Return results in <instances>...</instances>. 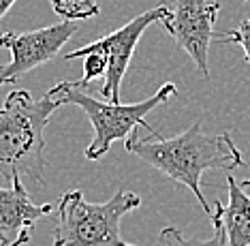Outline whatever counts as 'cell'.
I'll use <instances>...</instances> for the list:
<instances>
[{"instance_id": "obj_1", "label": "cell", "mask_w": 250, "mask_h": 246, "mask_svg": "<svg viewBox=\"0 0 250 246\" xmlns=\"http://www.w3.org/2000/svg\"><path fill=\"white\" fill-rule=\"evenodd\" d=\"M126 152L139 157L150 167L158 169L175 184L186 186L197 197L199 205L208 216L212 205L203 195L201 176L208 169H237L244 165V157L229 133L206 135L201 131V120H195L178 137L165 139L158 131L152 129L147 137H139L137 129L124 139Z\"/></svg>"}, {"instance_id": "obj_2", "label": "cell", "mask_w": 250, "mask_h": 246, "mask_svg": "<svg viewBox=\"0 0 250 246\" xmlns=\"http://www.w3.org/2000/svg\"><path fill=\"white\" fill-rule=\"evenodd\" d=\"M60 107L54 96L35 99L28 90L15 88L0 105V176L13 180L20 176L43 186L45 129Z\"/></svg>"}, {"instance_id": "obj_3", "label": "cell", "mask_w": 250, "mask_h": 246, "mask_svg": "<svg viewBox=\"0 0 250 246\" xmlns=\"http://www.w3.org/2000/svg\"><path fill=\"white\" fill-rule=\"evenodd\" d=\"M178 92L173 82L163 84L150 99L139 101V103H113V101H96L90 96L82 86L75 82H58L56 86L47 90L49 96H54L60 105H77L82 107L83 113L88 116L90 124L94 129V137L86 148V158L88 161H99L103 158L113 141L126 139L135 129H146L147 133L152 127L147 124L146 116L165 101H169Z\"/></svg>"}, {"instance_id": "obj_4", "label": "cell", "mask_w": 250, "mask_h": 246, "mask_svg": "<svg viewBox=\"0 0 250 246\" xmlns=\"http://www.w3.org/2000/svg\"><path fill=\"white\" fill-rule=\"evenodd\" d=\"M139 205L141 197L124 188L105 203H90L79 188H73L58 199L54 246H135L122 236L120 223Z\"/></svg>"}, {"instance_id": "obj_5", "label": "cell", "mask_w": 250, "mask_h": 246, "mask_svg": "<svg viewBox=\"0 0 250 246\" xmlns=\"http://www.w3.org/2000/svg\"><path fill=\"white\" fill-rule=\"evenodd\" d=\"M169 11V4H158V7L146 11L137 17L124 24L122 28L113 30L105 37L96 39V41L83 45L75 51H69L64 54V60H75L82 58L86 51H96V54L105 56L107 60V71H105V79L103 86H101V94L105 96L107 101L120 103V84L124 79V73L130 65V58L135 54V47H137L141 34L147 30V26H152L154 22H161Z\"/></svg>"}, {"instance_id": "obj_6", "label": "cell", "mask_w": 250, "mask_h": 246, "mask_svg": "<svg viewBox=\"0 0 250 246\" xmlns=\"http://www.w3.org/2000/svg\"><path fill=\"white\" fill-rule=\"evenodd\" d=\"M220 2L216 0H175L167 15L161 20L163 28L173 37L175 45L192 58L197 71L209 77V45L216 32L214 24L218 20Z\"/></svg>"}, {"instance_id": "obj_7", "label": "cell", "mask_w": 250, "mask_h": 246, "mask_svg": "<svg viewBox=\"0 0 250 246\" xmlns=\"http://www.w3.org/2000/svg\"><path fill=\"white\" fill-rule=\"evenodd\" d=\"M75 32V20H62L60 24L30 32H0V47L11 51V62L0 67V86L15 84L32 68L56 58Z\"/></svg>"}, {"instance_id": "obj_8", "label": "cell", "mask_w": 250, "mask_h": 246, "mask_svg": "<svg viewBox=\"0 0 250 246\" xmlns=\"http://www.w3.org/2000/svg\"><path fill=\"white\" fill-rule=\"evenodd\" d=\"M52 203H35L20 176L11 186H0V244H9L24 229H32L39 219L52 214Z\"/></svg>"}, {"instance_id": "obj_9", "label": "cell", "mask_w": 250, "mask_h": 246, "mask_svg": "<svg viewBox=\"0 0 250 246\" xmlns=\"http://www.w3.org/2000/svg\"><path fill=\"white\" fill-rule=\"evenodd\" d=\"M227 188L229 201L227 205L214 203L209 214L212 227L223 231L225 246H250V197L231 174L227 176Z\"/></svg>"}, {"instance_id": "obj_10", "label": "cell", "mask_w": 250, "mask_h": 246, "mask_svg": "<svg viewBox=\"0 0 250 246\" xmlns=\"http://www.w3.org/2000/svg\"><path fill=\"white\" fill-rule=\"evenodd\" d=\"M62 20H90L101 13V0H49Z\"/></svg>"}, {"instance_id": "obj_11", "label": "cell", "mask_w": 250, "mask_h": 246, "mask_svg": "<svg viewBox=\"0 0 250 246\" xmlns=\"http://www.w3.org/2000/svg\"><path fill=\"white\" fill-rule=\"evenodd\" d=\"M154 246H225V236L220 229L214 227V236L208 240H190L182 233L178 227H165L158 233Z\"/></svg>"}, {"instance_id": "obj_12", "label": "cell", "mask_w": 250, "mask_h": 246, "mask_svg": "<svg viewBox=\"0 0 250 246\" xmlns=\"http://www.w3.org/2000/svg\"><path fill=\"white\" fill-rule=\"evenodd\" d=\"M82 58H83V75H82V79H77L75 82L77 86L86 88V86L90 82H94L96 77H105V71H107L105 56L96 54V51H86Z\"/></svg>"}, {"instance_id": "obj_13", "label": "cell", "mask_w": 250, "mask_h": 246, "mask_svg": "<svg viewBox=\"0 0 250 246\" xmlns=\"http://www.w3.org/2000/svg\"><path fill=\"white\" fill-rule=\"evenodd\" d=\"M216 41L223 43V45H229V43H235L240 45L244 49V56H246V60L250 62V17L248 20H244L237 28H233V30H225L220 34H216Z\"/></svg>"}, {"instance_id": "obj_14", "label": "cell", "mask_w": 250, "mask_h": 246, "mask_svg": "<svg viewBox=\"0 0 250 246\" xmlns=\"http://www.w3.org/2000/svg\"><path fill=\"white\" fill-rule=\"evenodd\" d=\"M30 236H32V229H24L18 238L13 240V242H9V244H0V246H24V244L30 242Z\"/></svg>"}, {"instance_id": "obj_15", "label": "cell", "mask_w": 250, "mask_h": 246, "mask_svg": "<svg viewBox=\"0 0 250 246\" xmlns=\"http://www.w3.org/2000/svg\"><path fill=\"white\" fill-rule=\"evenodd\" d=\"M15 2H18V0H0V20H2V17L9 13V9L13 7Z\"/></svg>"}, {"instance_id": "obj_16", "label": "cell", "mask_w": 250, "mask_h": 246, "mask_svg": "<svg viewBox=\"0 0 250 246\" xmlns=\"http://www.w3.org/2000/svg\"><path fill=\"white\" fill-rule=\"evenodd\" d=\"M240 186L244 188V193H246V195L250 197V180H242V182H240Z\"/></svg>"}, {"instance_id": "obj_17", "label": "cell", "mask_w": 250, "mask_h": 246, "mask_svg": "<svg viewBox=\"0 0 250 246\" xmlns=\"http://www.w3.org/2000/svg\"><path fill=\"white\" fill-rule=\"evenodd\" d=\"M244 2H246V0H244Z\"/></svg>"}]
</instances>
